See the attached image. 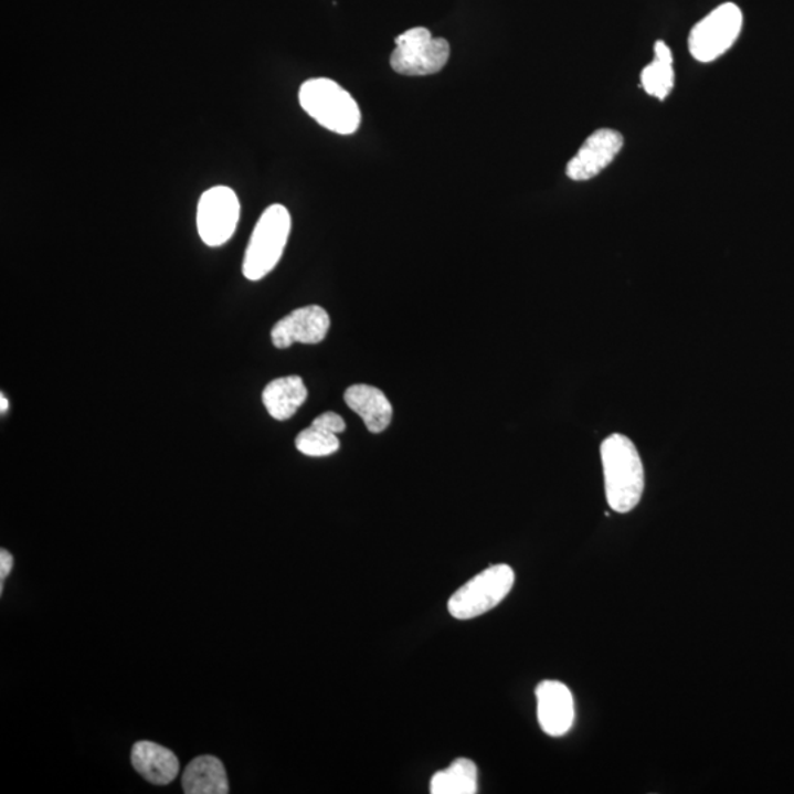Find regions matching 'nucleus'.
Here are the masks:
<instances>
[{
    "label": "nucleus",
    "mask_w": 794,
    "mask_h": 794,
    "mask_svg": "<svg viewBox=\"0 0 794 794\" xmlns=\"http://www.w3.org/2000/svg\"><path fill=\"white\" fill-rule=\"evenodd\" d=\"M601 455L607 504L615 512L633 511L645 490V469L636 446L628 437L612 434L602 443Z\"/></svg>",
    "instance_id": "nucleus-1"
},
{
    "label": "nucleus",
    "mask_w": 794,
    "mask_h": 794,
    "mask_svg": "<svg viewBox=\"0 0 794 794\" xmlns=\"http://www.w3.org/2000/svg\"><path fill=\"white\" fill-rule=\"evenodd\" d=\"M299 104L319 126L336 135L350 136L361 126L358 102L335 80L310 78L299 88Z\"/></svg>",
    "instance_id": "nucleus-2"
},
{
    "label": "nucleus",
    "mask_w": 794,
    "mask_h": 794,
    "mask_svg": "<svg viewBox=\"0 0 794 794\" xmlns=\"http://www.w3.org/2000/svg\"><path fill=\"white\" fill-rule=\"evenodd\" d=\"M292 232V216L286 207L271 205L260 216L247 243L243 274L251 282L266 277L277 266Z\"/></svg>",
    "instance_id": "nucleus-3"
},
{
    "label": "nucleus",
    "mask_w": 794,
    "mask_h": 794,
    "mask_svg": "<svg viewBox=\"0 0 794 794\" xmlns=\"http://www.w3.org/2000/svg\"><path fill=\"white\" fill-rule=\"evenodd\" d=\"M516 583V572L507 563L487 568L456 590L447 610L454 618L467 621L495 610L508 596Z\"/></svg>",
    "instance_id": "nucleus-4"
},
{
    "label": "nucleus",
    "mask_w": 794,
    "mask_h": 794,
    "mask_svg": "<svg viewBox=\"0 0 794 794\" xmlns=\"http://www.w3.org/2000/svg\"><path fill=\"white\" fill-rule=\"evenodd\" d=\"M396 49L390 56V65L398 74L424 77L441 73L451 56L446 39L434 38L425 27H414L398 35Z\"/></svg>",
    "instance_id": "nucleus-5"
},
{
    "label": "nucleus",
    "mask_w": 794,
    "mask_h": 794,
    "mask_svg": "<svg viewBox=\"0 0 794 794\" xmlns=\"http://www.w3.org/2000/svg\"><path fill=\"white\" fill-rule=\"evenodd\" d=\"M742 9L722 3L694 27L689 35V51L696 61L712 62L724 55L742 31Z\"/></svg>",
    "instance_id": "nucleus-6"
},
{
    "label": "nucleus",
    "mask_w": 794,
    "mask_h": 794,
    "mask_svg": "<svg viewBox=\"0 0 794 794\" xmlns=\"http://www.w3.org/2000/svg\"><path fill=\"white\" fill-rule=\"evenodd\" d=\"M241 202L227 186H215L202 194L198 205V232L211 247L223 246L236 233Z\"/></svg>",
    "instance_id": "nucleus-7"
},
{
    "label": "nucleus",
    "mask_w": 794,
    "mask_h": 794,
    "mask_svg": "<svg viewBox=\"0 0 794 794\" xmlns=\"http://www.w3.org/2000/svg\"><path fill=\"white\" fill-rule=\"evenodd\" d=\"M330 324V315L321 306H304L275 324L271 340L277 349H287L295 343L318 345L326 339Z\"/></svg>",
    "instance_id": "nucleus-8"
},
{
    "label": "nucleus",
    "mask_w": 794,
    "mask_h": 794,
    "mask_svg": "<svg viewBox=\"0 0 794 794\" xmlns=\"http://www.w3.org/2000/svg\"><path fill=\"white\" fill-rule=\"evenodd\" d=\"M537 718L550 738H562L575 721L574 696L561 681L544 680L536 689Z\"/></svg>",
    "instance_id": "nucleus-9"
},
{
    "label": "nucleus",
    "mask_w": 794,
    "mask_h": 794,
    "mask_svg": "<svg viewBox=\"0 0 794 794\" xmlns=\"http://www.w3.org/2000/svg\"><path fill=\"white\" fill-rule=\"evenodd\" d=\"M623 145L624 137L618 131L611 128L594 131L581 146L579 153L568 162L567 176L574 181L592 180L614 162Z\"/></svg>",
    "instance_id": "nucleus-10"
},
{
    "label": "nucleus",
    "mask_w": 794,
    "mask_h": 794,
    "mask_svg": "<svg viewBox=\"0 0 794 794\" xmlns=\"http://www.w3.org/2000/svg\"><path fill=\"white\" fill-rule=\"evenodd\" d=\"M346 405L361 416L368 432L379 434L389 427L393 406L388 396L374 385L354 384L345 392Z\"/></svg>",
    "instance_id": "nucleus-11"
},
{
    "label": "nucleus",
    "mask_w": 794,
    "mask_h": 794,
    "mask_svg": "<svg viewBox=\"0 0 794 794\" xmlns=\"http://www.w3.org/2000/svg\"><path fill=\"white\" fill-rule=\"evenodd\" d=\"M131 764L146 782L157 786H167L180 773V762L174 753L153 742L136 743L131 751Z\"/></svg>",
    "instance_id": "nucleus-12"
},
{
    "label": "nucleus",
    "mask_w": 794,
    "mask_h": 794,
    "mask_svg": "<svg viewBox=\"0 0 794 794\" xmlns=\"http://www.w3.org/2000/svg\"><path fill=\"white\" fill-rule=\"evenodd\" d=\"M308 399V389L299 375L275 379L265 385L263 403L268 414L277 421L290 420Z\"/></svg>",
    "instance_id": "nucleus-13"
},
{
    "label": "nucleus",
    "mask_w": 794,
    "mask_h": 794,
    "mask_svg": "<svg viewBox=\"0 0 794 794\" xmlns=\"http://www.w3.org/2000/svg\"><path fill=\"white\" fill-rule=\"evenodd\" d=\"M183 788L188 794H227V773L219 758L203 755L188 765L183 774Z\"/></svg>",
    "instance_id": "nucleus-14"
},
{
    "label": "nucleus",
    "mask_w": 794,
    "mask_h": 794,
    "mask_svg": "<svg viewBox=\"0 0 794 794\" xmlns=\"http://www.w3.org/2000/svg\"><path fill=\"white\" fill-rule=\"evenodd\" d=\"M432 794H476L478 792L477 765L467 758L452 762L446 770L438 771L430 782Z\"/></svg>",
    "instance_id": "nucleus-15"
},
{
    "label": "nucleus",
    "mask_w": 794,
    "mask_h": 794,
    "mask_svg": "<svg viewBox=\"0 0 794 794\" xmlns=\"http://www.w3.org/2000/svg\"><path fill=\"white\" fill-rule=\"evenodd\" d=\"M642 86L647 95L664 100L671 93L676 74L673 68L671 49L664 42L655 43V61L642 71Z\"/></svg>",
    "instance_id": "nucleus-16"
},
{
    "label": "nucleus",
    "mask_w": 794,
    "mask_h": 794,
    "mask_svg": "<svg viewBox=\"0 0 794 794\" xmlns=\"http://www.w3.org/2000/svg\"><path fill=\"white\" fill-rule=\"evenodd\" d=\"M296 449L306 456H313V458H322L336 454L340 449V441L337 434L324 432L309 425L304 432L297 434L296 437Z\"/></svg>",
    "instance_id": "nucleus-17"
},
{
    "label": "nucleus",
    "mask_w": 794,
    "mask_h": 794,
    "mask_svg": "<svg viewBox=\"0 0 794 794\" xmlns=\"http://www.w3.org/2000/svg\"><path fill=\"white\" fill-rule=\"evenodd\" d=\"M310 425L332 434H340L346 430L345 420L341 419L339 414H336V412H324V414L317 416Z\"/></svg>",
    "instance_id": "nucleus-18"
},
{
    "label": "nucleus",
    "mask_w": 794,
    "mask_h": 794,
    "mask_svg": "<svg viewBox=\"0 0 794 794\" xmlns=\"http://www.w3.org/2000/svg\"><path fill=\"white\" fill-rule=\"evenodd\" d=\"M13 565L12 554L8 550H0V593L3 592V581L7 580L9 572H11Z\"/></svg>",
    "instance_id": "nucleus-19"
},
{
    "label": "nucleus",
    "mask_w": 794,
    "mask_h": 794,
    "mask_svg": "<svg viewBox=\"0 0 794 794\" xmlns=\"http://www.w3.org/2000/svg\"><path fill=\"white\" fill-rule=\"evenodd\" d=\"M8 399L4 398V394H0V411H2V414L8 411Z\"/></svg>",
    "instance_id": "nucleus-20"
}]
</instances>
